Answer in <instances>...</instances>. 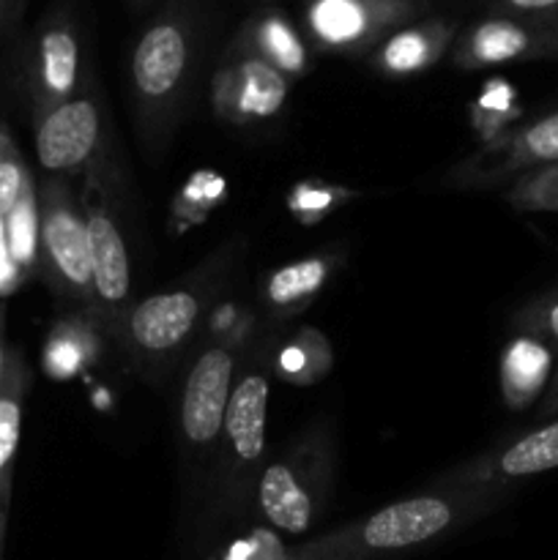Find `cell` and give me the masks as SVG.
Here are the masks:
<instances>
[{
    "instance_id": "obj_1",
    "label": "cell",
    "mask_w": 558,
    "mask_h": 560,
    "mask_svg": "<svg viewBox=\"0 0 558 560\" xmlns=\"http://www.w3.org/2000/svg\"><path fill=\"white\" fill-rule=\"evenodd\" d=\"M507 495L487 487L443 485L377 509L359 523L295 547L284 560H394L446 539L454 530L496 512Z\"/></svg>"
},
{
    "instance_id": "obj_2",
    "label": "cell",
    "mask_w": 558,
    "mask_h": 560,
    "mask_svg": "<svg viewBox=\"0 0 558 560\" xmlns=\"http://www.w3.org/2000/svg\"><path fill=\"white\" fill-rule=\"evenodd\" d=\"M36 262L58 301L69 304L74 315L93 317L85 213H80L71 189L55 175H47L38 186Z\"/></svg>"
},
{
    "instance_id": "obj_3",
    "label": "cell",
    "mask_w": 558,
    "mask_h": 560,
    "mask_svg": "<svg viewBox=\"0 0 558 560\" xmlns=\"http://www.w3.org/2000/svg\"><path fill=\"white\" fill-rule=\"evenodd\" d=\"M191 38L184 16L164 14L131 52V96L146 145H156L173 126V113L189 74Z\"/></svg>"
},
{
    "instance_id": "obj_4",
    "label": "cell",
    "mask_w": 558,
    "mask_h": 560,
    "mask_svg": "<svg viewBox=\"0 0 558 560\" xmlns=\"http://www.w3.org/2000/svg\"><path fill=\"white\" fill-rule=\"evenodd\" d=\"M332 454L304 443L295 454L266 465L257 485V509L271 528L301 536L317 523L328 503Z\"/></svg>"
},
{
    "instance_id": "obj_5",
    "label": "cell",
    "mask_w": 558,
    "mask_h": 560,
    "mask_svg": "<svg viewBox=\"0 0 558 560\" xmlns=\"http://www.w3.org/2000/svg\"><path fill=\"white\" fill-rule=\"evenodd\" d=\"M558 162V109L539 115L514 129H503L449 173L457 189H496L509 186L531 170Z\"/></svg>"
},
{
    "instance_id": "obj_6",
    "label": "cell",
    "mask_w": 558,
    "mask_h": 560,
    "mask_svg": "<svg viewBox=\"0 0 558 560\" xmlns=\"http://www.w3.org/2000/svg\"><path fill=\"white\" fill-rule=\"evenodd\" d=\"M235 372H239V361H235L233 345L213 342L197 355L186 375L184 388H181L178 421L186 452L195 457H206L211 448L217 452L230 394L235 386Z\"/></svg>"
},
{
    "instance_id": "obj_7",
    "label": "cell",
    "mask_w": 558,
    "mask_h": 560,
    "mask_svg": "<svg viewBox=\"0 0 558 560\" xmlns=\"http://www.w3.org/2000/svg\"><path fill=\"white\" fill-rule=\"evenodd\" d=\"M85 230L93 279V317L102 326H113L124 320L131 299V257L113 206L93 178L85 186Z\"/></svg>"
},
{
    "instance_id": "obj_8",
    "label": "cell",
    "mask_w": 558,
    "mask_h": 560,
    "mask_svg": "<svg viewBox=\"0 0 558 560\" xmlns=\"http://www.w3.org/2000/svg\"><path fill=\"white\" fill-rule=\"evenodd\" d=\"M419 5V0H310L306 27L317 47L361 52L388 31H399Z\"/></svg>"
},
{
    "instance_id": "obj_9",
    "label": "cell",
    "mask_w": 558,
    "mask_h": 560,
    "mask_svg": "<svg viewBox=\"0 0 558 560\" xmlns=\"http://www.w3.org/2000/svg\"><path fill=\"white\" fill-rule=\"evenodd\" d=\"M36 126V156L47 175L88 173L96 164L104 145L102 113L88 96H74L42 115H33Z\"/></svg>"
},
{
    "instance_id": "obj_10",
    "label": "cell",
    "mask_w": 558,
    "mask_h": 560,
    "mask_svg": "<svg viewBox=\"0 0 558 560\" xmlns=\"http://www.w3.org/2000/svg\"><path fill=\"white\" fill-rule=\"evenodd\" d=\"M550 470H558V416L520 432L512 441L498 443L496 448L479 454L441 481L443 485L487 487V490H498L509 498L514 485L550 474Z\"/></svg>"
},
{
    "instance_id": "obj_11",
    "label": "cell",
    "mask_w": 558,
    "mask_h": 560,
    "mask_svg": "<svg viewBox=\"0 0 558 560\" xmlns=\"http://www.w3.org/2000/svg\"><path fill=\"white\" fill-rule=\"evenodd\" d=\"M452 58L460 69H490V66L558 58V22L507 14L487 16L463 33Z\"/></svg>"
},
{
    "instance_id": "obj_12",
    "label": "cell",
    "mask_w": 558,
    "mask_h": 560,
    "mask_svg": "<svg viewBox=\"0 0 558 560\" xmlns=\"http://www.w3.org/2000/svg\"><path fill=\"white\" fill-rule=\"evenodd\" d=\"M202 317L197 290H170L142 299L120 320V334L131 353L146 364H159L186 345Z\"/></svg>"
},
{
    "instance_id": "obj_13",
    "label": "cell",
    "mask_w": 558,
    "mask_h": 560,
    "mask_svg": "<svg viewBox=\"0 0 558 560\" xmlns=\"http://www.w3.org/2000/svg\"><path fill=\"white\" fill-rule=\"evenodd\" d=\"M266 419H268V375L260 364L235 381L224 413L219 457L224 479L244 481L255 474L266 454Z\"/></svg>"
},
{
    "instance_id": "obj_14",
    "label": "cell",
    "mask_w": 558,
    "mask_h": 560,
    "mask_svg": "<svg viewBox=\"0 0 558 560\" xmlns=\"http://www.w3.org/2000/svg\"><path fill=\"white\" fill-rule=\"evenodd\" d=\"M288 96V77L257 55L239 49L213 80V107L233 124L268 118L279 113Z\"/></svg>"
},
{
    "instance_id": "obj_15",
    "label": "cell",
    "mask_w": 558,
    "mask_h": 560,
    "mask_svg": "<svg viewBox=\"0 0 558 560\" xmlns=\"http://www.w3.org/2000/svg\"><path fill=\"white\" fill-rule=\"evenodd\" d=\"M80 82V42L69 22H53L38 33L31 66L33 115L74 98Z\"/></svg>"
},
{
    "instance_id": "obj_16",
    "label": "cell",
    "mask_w": 558,
    "mask_h": 560,
    "mask_svg": "<svg viewBox=\"0 0 558 560\" xmlns=\"http://www.w3.org/2000/svg\"><path fill=\"white\" fill-rule=\"evenodd\" d=\"M27 386H31V375H27L25 359H22L20 350H9L5 375L0 383V560H3L5 550L11 485H14V463L16 448H20L22 408H25Z\"/></svg>"
},
{
    "instance_id": "obj_17",
    "label": "cell",
    "mask_w": 558,
    "mask_h": 560,
    "mask_svg": "<svg viewBox=\"0 0 558 560\" xmlns=\"http://www.w3.org/2000/svg\"><path fill=\"white\" fill-rule=\"evenodd\" d=\"M454 31L449 22L443 20H427L419 25H405L399 31L388 33L375 49V63L377 71L388 77H408L416 71H425L441 60L452 44Z\"/></svg>"
},
{
    "instance_id": "obj_18",
    "label": "cell",
    "mask_w": 558,
    "mask_h": 560,
    "mask_svg": "<svg viewBox=\"0 0 558 560\" xmlns=\"http://www.w3.org/2000/svg\"><path fill=\"white\" fill-rule=\"evenodd\" d=\"M556 350L542 339L520 334L501 359V392L509 408H528L534 399H542L553 370H556Z\"/></svg>"
},
{
    "instance_id": "obj_19",
    "label": "cell",
    "mask_w": 558,
    "mask_h": 560,
    "mask_svg": "<svg viewBox=\"0 0 558 560\" xmlns=\"http://www.w3.org/2000/svg\"><path fill=\"white\" fill-rule=\"evenodd\" d=\"M239 49L257 55L274 69L282 71L284 77H301L310 69V55H306V44L295 33L284 16L279 14H263L255 16L249 25L244 27L239 38Z\"/></svg>"
},
{
    "instance_id": "obj_20",
    "label": "cell",
    "mask_w": 558,
    "mask_h": 560,
    "mask_svg": "<svg viewBox=\"0 0 558 560\" xmlns=\"http://www.w3.org/2000/svg\"><path fill=\"white\" fill-rule=\"evenodd\" d=\"M334 266H337V257L312 255L274 271L266 284L268 310L274 315H293L310 306V301L326 288Z\"/></svg>"
},
{
    "instance_id": "obj_21",
    "label": "cell",
    "mask_w": 558,
    "mask_h": 560,
    "mask_svg": "<svg viewBox=\"0 0 558 560\" xmlns=\"http://www.w3.org/2000/svg\"><path fill=\"white\" fill-rule=\"evenodd\" d=\"M88 326L91 323L82 315H71L69 320L55 326V331L47 339V350H44V366H47L49 375L69 377L80 366H85V361L93 355V348H96Z\"/></svg>"
},
{
    "instance_id": "obj_22",
    "label": "cell",
    "mask_w": 558,
    "mask_h": 560,
    "mask_svg": "<svg viewBox=\"0 0 558 560\" xmlns=\"http://www.w3.org/2000/svg\"><path fill=\"white\" fill-rule=\"evenodd\" d=\"M5 235H9L11 260L20 268L36 266V241H38V191L33 175H27L22 186L20 200L5 217Z\"/></svg>"
},
{
    "instance_id": "obj_23",
    "label": "cell",
    "mask_w": 558,
    "mask_h": 560,
    "mask_svg": "<svg viewBox=\"0 0 558 560\" xmlns=\"http://www.w3.org/2000/svg\"><path fill=\"white\" fill-rule=\"evenodd\" d=\"M503 200L523 213H558V162L503 186Z\"/></svg>"
},
{
    "instance_id": "obj_24",
    "label": "cell",
    "mask_w": 558,
    "mask_h": 560,
    "mask_svg": "<svg viewBox=\"0 0 558 560\" xmlns=\"http://www.w3.org/2000/svg\"><path fill=\"white\" fill-rule=\"evenodd\" d=\"M328 370V348L326 339L317 331H304L284 345L279 353L277 372L293 383H312L315 377L326 375Z\"/></svg>"
},
{
    "instance_id": "obj_25",
    "label": "cell",
    "mask_w": 558,
    "mask_h": 560,
    "mask_svg": "<svg viewBox=\"0 0 558 560\" xmlns=\"http://www.w3.org/2000/svg\"><path fill=\"white\" fill-rule=\"evenodd\" d=\"M27 175L31 173H27L25 162H22L14 137L9 135L5 126H0V219L9 217L14 202L20 200Z\"/></svg>"
},
{
    "instance_id": "obj_26",
    "label": "cell",
    "mask_w": 558,
    "mask_h": 560,
    "mask_svg": "<svg viewBox=\"0 0 558 560\" xmlns=\"http://www.w3.org/2000/svg\"><path fill=\"white\" fill-rule=\"evenodd\" d=\"M518 328L520 334L542 339V342L550 345L558 353V290L531 301L525 310H520Z\"/></svg>"
},
{
    "instance_id": "obj_27",
    "label": "cell",
    "mask_w": 558,
    "mask_h": 560,
    "mask_svg": "<svg viewBox=\"0 0 558 560\" xmlns=\"http://www.w3.org/2000/svg\"><path fill=\"white\" fill-rule=\"evenodd\" d=\"M492 5L498 9V14L558 22V0H492Z\"/></svg>"
},
{
    "instance_id": "obj_28",
    "label": "cell",
    "mask_w": 558,
    "mask_h": 560,
    "mask_svg": "<svg viewBox=\"0 0 558 560\" xmlns=\"http://www.w3.org/2000/svg\"><path fill=\"white\" fill-rule=\"evenodd\" d=\"M553 416H558V361H556V370H553V377L550 383H547L545 394H542L539 399V419H553Z\"/></svg>"
},
{
    "instance_id": "obj_29",
    "label": "cell",
    "mask_w": 558,
    "mask_h": 560,
    "mask_svg": "<svg viewBox=\"0 0 558 560\" xmlns=\"http://www.w3.org/2000/svg\"><path fill=\"white\" fill-rule=\"evenodd\" d=\"M5 361H9V350H5V304L0 301V383L5 375Z\"/></svg>"
},
{
    "instance_id": "obj_30",
    "label": "cell",
    "mask_w": 558,
    "mask_h": 560,
    "mask_svg": "<svg viewBox=\"0 0 558 560\" xmlns=\"http://www.w3.org/2000/svg\"><path fill=\"white\" fill-rule=\"evenodd\" d=\"M9 3H11V0H0V25H3L5 14H9Z\"/></svg>"
}]
</instances>
